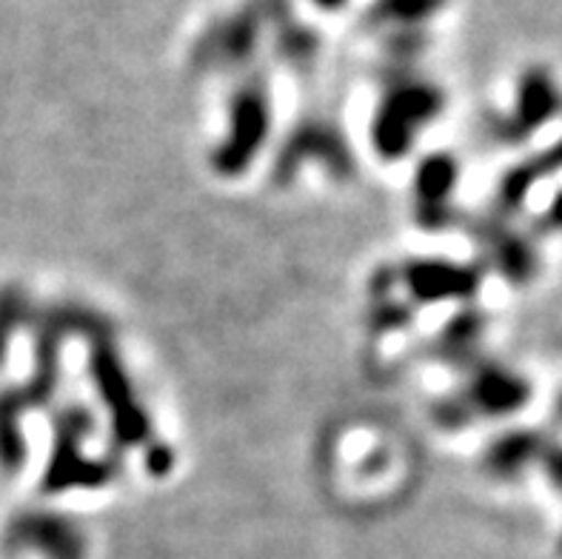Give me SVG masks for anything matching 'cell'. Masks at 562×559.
Here are the masks:
<instances>
[{"mask_svg": "<svg viewBox=\"0 0 562 559\" xmlns=\"http://www.w3.org/2000/svg\"><path fill=\"white\" fill-rule=\"evenodd\" d=\"M537 451H540V448H537L535 437L514 434V437L499 439L497 448L492 451V462L497 466V471H517V468L526 466Z\"/></svg>", "mask_w": 562, "mask_h": 559, "instance_id": "3", "label": "cell"}, {"mask_svg": "<svg viewBox=\"0 0 562 559\" xmlns=\"http://www.w3.org/2000/svg\"><path fill=\"white\" fill-rule=\"evenodd\" d=\"M549 217L554 220L557 226L562 228V194H557V200H554V205H551V212H549Z\"/></svg>", "mask_w": 562, "mask_h": 559, "instance_id": "5", "label": "cell"}, {"mask_svg": "<svg viewBox=\"0 0 562 559\" xmlns=\"http://www.w3.org/2000/svg\"><path fill=\"white\" fill-rule=\"evenodd\" d=\"M560 414H562V394H560Z\"/></svg>", "mask_w": 562, "mask_h": 559, "instance_id": "6", "label": "cell"}, {"mask_svg": "<svg viewBox=\"0 0 562 559\" xmlns=\"http://www.w3.org/2000/svg\"><path fill=\"white\" fill-rule=\"evenodd\" d=\"M474 396H477L480 411H492V414H506L514 411L517 405L526 403L528 385L520 377L508 374V371H485L480 380L474 382Z\"/></svg>", "mask_w": 562, "mask_h": 559, "instance_id": "1", "label": "cell"}, {"mask_svg": "<svg viewBox=\"0 0 562 559\" xmlns=\"http://www.w3.org/2000/svg\"><path fill=\"white\" fill-rule=\"evenodd\" d=\"M528 92H522L520 100V118L528 123V126H540L549 114H554L557 109V92L554 83L542 75H535V78L526 83Z\"/></svg>", "mask_w": 562, "mask_h": 559, "instance_id": "2", "label": "cell"}, {"mask_svg": "<svg viewBox=\"0 0 562 559\" xmlns=\"http://www.w3.org/2000/svg\"><path fill=\"white\" fill-rule=\"evenodd\" d=\"M549 474H551V480H554L557 485L562 489V448L549 451Z\"/></svg>", "mask_w": 562, "mask_h": 559, "instance_id": "4", "label": "cell"}]
</instances>
